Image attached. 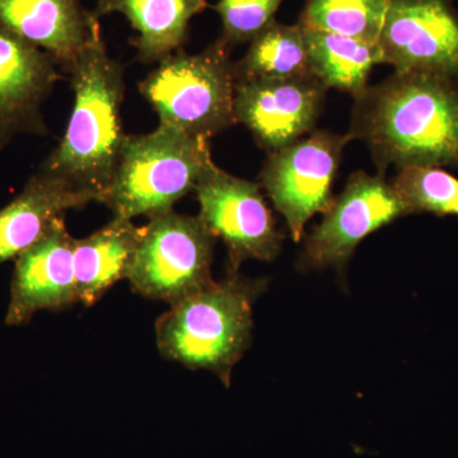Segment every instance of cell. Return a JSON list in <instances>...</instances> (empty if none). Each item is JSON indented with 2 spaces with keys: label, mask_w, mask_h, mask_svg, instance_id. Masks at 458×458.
<instances>
[{
  "label": "cell",
  "mask_w": 458,
  "mask_h": 458,
  "mask_svg": "<svg viewBox=\"0 0 458 458\" xmlns=\"http://www.w3.org/2000/svg\"><path fill=\"white\" fill-rule=\"evenodd\" d=\"M352 140L367 144L385 174L390 165L458 168V83L396 73L355 98Z\"/></svg>",
  "instance_id": "cell-1"
},
{
  "label": "cell",
  "mask_w": 458,
  "mask_h": 458,
  "mask_svg": "<svg viewBox=\"0 0 458 458\" xmlns=\"http://www.w3.org/2000/svg\"><path fill=\"white\" fill-rule=\"evenodd\" d=\"M74 106L59 146L40 170L106 203L126 135L122 125L123 66L108 56L104 40L69 68Z\"/></svg>",
  "instance_id": "cell-2"
},
{
  "label": "cell",
  "mask_w": 458,
  "mask_h": 458,
  "mask_svg": "<svg viewBox=\"0 0 458 458\" xmlns=\"http://www.w3.org/2000/svg\"><path fill=\"white\" fill-rule=\"evenodd\" d=\"M265 279L238 271L171 306L156 322V340L165 360L214 373L231 386L232 372L249 346L254 306L267 289Z\"/></svg>",
  "instance_id": "cell-3"
},
{
  "label": "cell",
  "mask_w": 458,
  "mask_h": 458,
  "mask_svg": "<svg viewBox=\"0 0 458 458\" xmlns=\"http://www.w3.org/2000/svg\"><path fill=\"white\" fill-rule=\"evenodd\" d=\"M210 157L209 140L168 123L149 134L126 135L105 205L114 218L131 221L168 212L197 188Z\"/></svg>",
  "instance_id": "cell-4"
},
{
  "label": "cell",
  "mask_w": 458,
  "mask_h": 458,
  "mask_svg": "<svg viewBox=\"0 0 458 458\" xmlns=\"http://www.w3.org/2000/svg\"><path fill=\"white\" fill-rule=\"evenodd\" d=\"M229 55L219 38L197 55L176 51L140 83L141 96L162 123L210 140L236 123V75Z\"/></svg>",
  "instance_id": "cell-5"
},
{
  "label": "cell",
  "mask_w": 458,
  "mask_h": 458,
  "mask_svg": "<svg viewBox=\"0 0 458 458\" xmlns=\"http://www.w3.org/2000/svg\"><path fill=\"white\" fill-rule=\"evenodd\" d=\"M216 241L200 216H150L126 279L138 294L174 306L214 282Z\"/></svg>",
  "instance_id": "cell-6"
},
{
  "label": "cell",
  "mask_w": 458,
  "mask_h": 458,
  "mask_svg": "<svg viewBox=\"0 0 458 458\" xmlns=\"http://www.w3.org/2000/svg\"><path fill=\"white\" fill-rule=\"evenodd\" d=\"M261 186L238 179L208 159L197 183L200 218L227 247L228 270L249 260L273 261L283 234L261 194Z\"/></svg>",
  "instance_id": "cell-7"
},
{
  "label": "cell",
  "mask_w": 458,
  "mask_h": 458,
  "mask_svg": "<svg viewBox=\"0 0 458 458\" xmlns=\"http://www.w3.org/2000/svg\"><path fill=\"white\" fill-rule=\"evenodd\" d=\"M351 135L313 131L291 146L270 153L260 179L274 207L284 216L289 233L300 242L304 227L315 214L327 212L333 201L343 150Z\"/></svg>",
  "instance_id": "cell-8"
},
{
  "label": "cell",
  "mask_w": 458,
  "mask_h": 458,
  "mask_svg": "<svg viewBox=\"0 0 458 458\" xmlns=\"http://www.w3.org/2000/svg\"><path fill=\"white\" fill-rule=\"evenodd\" d=\"M408 214V207L384 174L355 172L307 236L298 267L343 271L364 238Z\"/></svg>",
  "instance_id": "cell-9"
},
{
  "label": "cell",
  "mask_w": 458,
  "mask_h": 458,
  "mask_svg": "<svg viewBox=\"0 0 458 458\" xmlns=\"http://www.w3.org/2000/svg\"><path fill=\"white\" fill-rule=\"evenodd\" d=\"M378 47L396 73L458 81V13L451 0H391Z\"/></svg>",
  "instance_id": "cell-10"
},
{
  "label": "cell",
  "mask_w": 458,
  "mask_h": 458,
  "mask_svg": "<svg viewBox=\"0 0 458 458\" xmlns=\"http://www.w3.org/2000/svg\"><path fill=\"white\" fill-rule=\"evenodd\" d=\"M327 89L318 78L236 82L234 119L270 153L302 140L315 128Z\"/></svg>",
  "instance_id": "cell-11"
},
{
  "label": "cell",
  "mask_w": 458,
  "mask_h": 458,
  "mask_svg": "<svg viewBox=\"0 0 458 458\" xmlns=\"http://www.w3.org/2000/svg\"><path fill=\"white\" fill-rule=\"evenodd\" d=\"M75 241L63 216L40 241L14 259L7 327H23L38 311H62L78 302Z\"/></svg>",
  "instance_id": "cell-12"
},
{
  "label": "cell",
  "mask_w": 458,
  "mask_h": 458,
  "mask_svg": "<svg viewBox=\"0 0 458 458\" xmlns=\"http://www.w3.org/2000/svg\"><path fill=\"white\" fill-rule=\"evenodd\" d=\"M47 51L0 25V152L21 132L47 135L41 107L62 78Z\"/></svg>",
  "instance_id": "cell-13"
},
{
  "label": "cell",
  "mask_w": 458,
  "mask_h": 458,
  "mask_svg": "<svg viewBox=\"0 0 458 458\" xmlns=\"http://www.w3.org/2000/svg\"><path fill=\"white\" fill-rule=\"evenodd\" d=\"M0 25L47 51L63 71L102 38L82 0H0Z\"/></svg>",
  "instance_id": "cell-14"
},
{
  "label": "cell",
  "mask_w": 458,
  "mask_h": 458,
  "mask_svg": "<svg viewBox=\"0 0 458 458\" xmlns=\"http://www.w3.org/2000/svg\"><path fill=\"white\" fill-rule=\"evenodd\" d=\"M90 203H96L92 195L49 172H36L21 194L0 209V265L35 245L69 209Z\"/></svg>",
  "instance_id": "cell-15"
},
{
  "label": "cell",
  "mask_w": 458,
  "mask_h": 458,
  "mask_svg": "<svg viewBox=\"0 0 458 458\" xmlns=\"http://www.w3.org/2000/svg\"><path fill=\"white\" fill-rule=\"evenodd\" d=\"M207 7V0H98L93 13L123 14L137 31L131 44L140 62L159 63L182 49L190 21Z\"/></svg>",
  "instance_id": "cell-16"
},
{
  "label": "cell",
  "mask_w": 458,
  "mask_h": 458,
  "mask_svg": "<svg viewBox=\"0 0 458 458\" xmlns=\"http://www.w3.org/2000/svg\"><path fill=\"white\" fill-rule=\"evenodd\" d=\"M143 231L131 219L114 218L90 236L75 241L78 302L95 306L117 282L126 279Z\"/></svg>",
  "instance_id": "cell-17"
},
{
  "label": "cell",
  "mask_w": 458,
  "mask_h": 458,
  "mask_svg": "<svg viewBox=\"0 0 458 458\" xmlns=\"http://www.w3.org/2000/svg\"><path fill=\"white\" fill-rule=\"evenodd\" d=\"M311 73L327 89H337L358 98L367 89L373 66L384 63L378 44H369L303 27Z\"/></svg>",
  "instance_id": "cell-18"
},
{
  "label": "cell",
  "mask_w": 458,
  "mask_h": 458,
  "mask_svg": "<svg viewBox=\"0 0 458 458\" xmlns=\"http://www.w3.org/2000/svg\"><path fill=\"white\" fill-rule=\"evenodd\" d=\"M246 55L234 63L236 82L311 77L302 26L273 22L250 42ZM315 77V75H313Z\"/></svg>",
  "instance_id": "cell-19"
},
{
  "label": "cell",
  "mask_w": 458,
  "mask_h": 458,
  "mask_svg": "<svg viewBox=\"0 0 458 458\" xmlns=\"http://www.w3.org/2000/svg\"><path fill=\"white\" fill-rule=\"evenodd\" d=\"M391 0H307L300 25L378 44Z\"/></svg>",
  "instance_id": "cell-20"
},
{
  "label": "cell",
  "mask_w": 458,
  "mask_h": 458,
  "mask_svg": "<svg viewBox=\"0 0 458 458\" xmlns=\"http://www.w3.org/2000/svg\"><path fill=\"white\" fill-rule=\"evenodd\" d=\"M391 183L410 214L458 216V179L441 167L403 168Z\"/></svg>",
  "instance_id": "cell-21"
},
{
  "label": "cell",
  "mask_w": 458,
  "mask_h": 458,
  "mask_svg": "<svg viewBox=\"0 0 458 458\" xmlns=\"http://www.w3.org/2000/svg\"><path fill=\"white\" fill-rule=\"evenodd\" d=\"M283 0H219L214 9L221 16L219 40L229 49L254 41L271 23Z\"/></svg>",
  "instance_id": "cell-22"
}]
</instances>
